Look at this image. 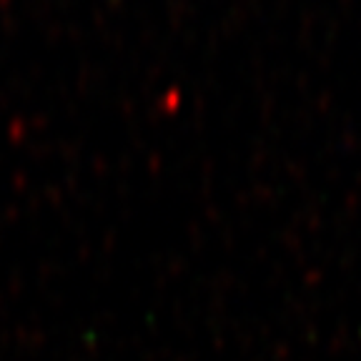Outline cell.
Masks as SVG:
<instances>
[{"label":"cell","instance_id":"6da1fadb","mask_svg":"<svg viewBox=\"0 0 361 361\" xmlns=\"http://www.w3.org/2000/svg\"><path fill=\"white\" fill-rule=\"evenodd\" d=\"M180 103H183V90L178 88V85H169L166 90H161V96H158V108L161 111H178Z\"/></svg>","mask_w":361,"mask_h":361}]
</instances>
